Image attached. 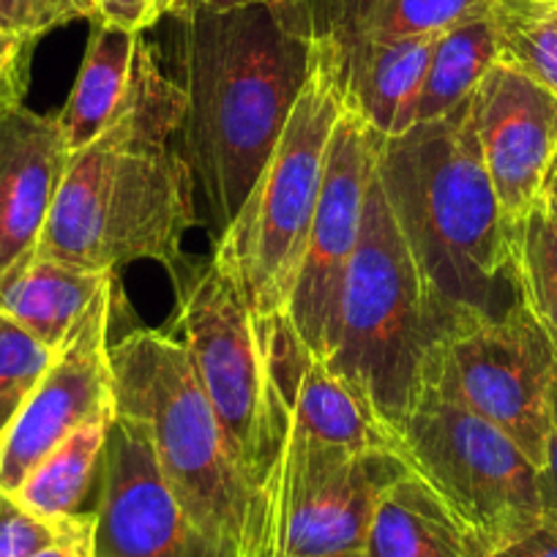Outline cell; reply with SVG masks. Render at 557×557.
<instances>
[{
    "mask_svg": "<svg viewBox=\"0 0 557 557\" xmlns=\"http://www.w3.org/2000/svg\"><path fill=\"white\" fill-rule=\"evenodd\" d=\"M55 350L0 314V437L36 388Z\"/></svg>",
    "mask_w": 557,
    "mask_h": 557,
    "instance_id": "26",
    "label": "cell"
},
{
    "mask_svg": "<svg viewBox=\"0 0 557 557\" xmlns=\"http://www.w3.org/2000/svg\"><path fill=\"white\" fill-rule=\"evenodd\" d=\"M36 41L20 39L0 25V104H23L30 83Z\"/></svg>",
    "mask_w": 557,
    "mask_h": 557,
    "instance_id": "29",
    "label": "cell"
},
{
    "mask_svg": "<svg viewBox=\"0 0 557 557\" xmlns=\"http://www.w3.org/2000/svg\"><path fill=\"white\" fill-rule=\"evenodd\" d=\"M115 407L146 426L164 481L222 557H278V511L246 479L178 336L137 329L110 345Z\"/></svg>",
    "mask_w": 557,
    "mask_h": 557,
    "instance_id": "3",
    "label": "cell"
},
{
    "mask_svg": "<svg viewBox=\"0 0 557 557\" xmlns=\"http://www.w3.org/2000/svg\"><path fill=\"white\" fill-rule=\"evenodd\" d=\"M407 470L396 451H356L290 430L278 486V557L363 552L380 500Z\"/></svg>",
    "mask_w": 557,
    "mask_h": 557,
    "instance_id": "10",
    "label": "cell"
},
{
    "mask_svg": "<svg viewBox=\"0 0 557 557\" xmlns=\"http://www.w3.org/2000/svg\"><path fill=\"white\" fill-rule=\"evenodd\" d=\"M380 139L383 137L345 101L331 137L323 191L314 211L301 276L287 307V320L318 358L325 350L339 307L342 282L361 238Z\"/></svg>",
    "mask_w": 557,
    "mask_h": 557,
    "instance_id": "11",
    "label": "cell"
},
{
    "mask_svg": "<svg viewBox=\"0 0 557 557\" xmlns=\"http://www.w3.org/2000/svg\"><path fill=\"white\" fill-rule=\"evenodd\" d=\"M146 34L90 23L88 47L74 88L55 121L69 153L88 148L112 121L173 88Z\"/></svg>",
    "mask_w": 557,
    "mask_h": 557,
    "instance_id": "16",
    "label": "cell"
},
{
    "mask_svg": "<svg viewBox=\"0 0 557 557\" xmlns=\"http://www.w3.org/2000/svg\"><path fill=\"white\" fill-rule=\"evenodd\" d=\"M555 372L557 350L549 336L513 298L500 314L462 309L432 347L421 388L495 424L541 468L552 437Z\"/></svg>",
    "mask_w": 557,
    "mask_h": 557,
    "instance_id": "9",
    "label": "cell"
},
{
    "mask_svg": "<svg viewBox=\"0 0 557 557\" xmlns=\"http://www.w3.org/2000/svg\"><path fill=\"white\" fill-rule=\"evenodd\" d=\"M318 557H363V552H342V555H318Z\"/></svg>",
    "mask_w": 557,
    "mask_h": 557,
    "instance_id": "38",
    "label": "cell"
},
{
    "mask_svg": "<svg viewBox=\"0 0 557 557\" xmlns=\"http://www.w3.org/2000/svg\"><path fill=\"white\" fill-rule=\"evenodd\" d=\"M500 58L557 96V0H497Z\"/></svg>",
    "mask_w": 557,
    "mask_h": 557,
    "instance_id": "25",
    "label": "cell"
},
{
    "mask_svg": "<svg viewBox=\"0 0 557 557\" xmlns=\"http://www.w3.org/2000/svg\"><path fill=\"white\" fill-rule=\"evenodd\" d=\"M96 557H222L164 481L146 426L117 412L96 497Z\"/></svg>",
    "mask_w": 557,
    "mask_h": 557,
    "instance_id": "13",
    "label": "cell"
},
{
    "mask_svg": "<svg viewBox=\"0 0 557 557\" xmlns=\"http://www.w3.org/2000/svg\"><path fill=\"white\" fill-rule=\"evenodd\" d=\"M115 421V418H112ZM112 421H96L83 426L72 437L52 448L39 465L28 473V479L14 492L28 511L45 519L74 517L83 511V500L101 473L107 435Z\"/></svg>",
    "mask_w": 557,
    "mask_h": 557,
    "instance_id": "23",
    "label": "cell"
},
{
    "mask_svg": "<svg viewBox=\"0 0 557 557\" xmlns=\"http://www.w3.org/2000/svg\"><path fill=\"white\" fill-rule=\"evenodd\" d=\"M500 61L495 14L468 20L437 39L416 107V123L437 121L473 96L484 74Z\"/></svg>",
    "mask_w": 557,
    "mask_h": 557,
    "instance_id": "22",
    "label": "cell"
},
{
    "mask_svg": "<svg viewBox=\"0 0 557 557\" xmlns=\"http://www.w3.org/2000/svg\"><path fill=\"white\" fill-rule=\"evenodd\" d=\"M79 513L45 519L28 511L14 495L0 492V557H34L36 552L61 541L77 524Z\"/></svg>",
    "mask_w": 557,
    "mask_h": 557,
    "instance_id": "27",
    "label": "cell"
},
{
    "mask_svg": "<svg viewBox=\"0 0 557 557\" xmlns=\"http://www.w3.org/2000/svg\"><path fill=\"white\" fill-rule=\"evenodd\" d=\"M497 0H318V34L334 41H407L443 36L486 17Z\"/></svg>",
    "mask_w": 557,
    "mask_h": 557,
    "instance_id": "21",
    "label": "cell"
},
{
    "mask_svg": "<svg viewBox=\"0 0 557 557\" xmlns=\"http://www.w3.org/2000/svg\"><path fill=\"white\" fill-rule=\"evenodd\" d=\"M110 307L112 287H107L61 350L9 430L0 437V492L20 490L30 470L61 446L66 437L96 421H112L115 407V377L110 361Z\"/></svg>",
    "mask_w": 557,
    "mask_h": 557,
    "instance_id": "12",
    "label": "cell"
},
{
    "mask_svg": "<svg viewBox=\"0 0 557 557\" xmlns=\"http://www.w3.org/2000/svg\"><path fill=\"white\" fill-rule=\"evenodd\" d=\"M320 36V34H318ZM336 79L347 107L380 137H396L416 126V107L441 36L407 41H334Z\"/></svg>",
    "mask_w": 557,
    "mask_h": 557,
    "instance_id": "17",
    "label": "cell"
},
{
    "mask_svg": "<svg viewBox=\"0 0 557 557\" xmlns=\"http://www.w3.org/2000/svg\"><path fill=\"white\" fill-rule=\"evenodd\" d=\"M69 157L55 115L0 104V276L39 244Z\"/></svg>",
    "mask_w": 557,
    "mask_h": 557,
    "instance_id": "15",
    "label": "cell"
},
{
    "mask_svg": "<svg viewBox=\"0 0 557 557\" xmlns=\"http://www.w3.org/2000/svg\"><path fill=\"white\" fill-rule=\"evenodd\" d=\"M363 557H492V549L421 475L407 470L380 500Z\"/></svg>",
    "mask_w": 557,
    "mask_h": 557,
    "instance_id": "19",
    "label": "cell"
},
{
    "mask_svg": "<svg viewBox=\"0 0 557 557\" xmlns=\"http://www.w3.org/2000/svg\"><path fill=\"white\" fill-rule=\"evenodd\" d=\"M492 557H557V519L544 517L530 533L492 552Z\"/></svg>",
    "mask_w": 557,
    "mask_h": 557,
    "instance_id": "32",
    "label": "cell"
},
{
    "mask_svg": "<svg viewBox=\"0 0 557 557\" xmlns=\"http://www.w3.org/2000/svg\"><path fill=\"white\" fill-rule=\"evenodd\" d=\"M178 23L186 162L219 238L290 121L312 69V41L265 7L213 12L197 3Z\"/></svg>",
    "mask_w": 557,
    "mask_h": 557,
    "instance_id": "1",
    "label": "cell"
},
{
    "mask_svg": "<svg viewBox=\"0 0 557 557\" xmlns=\"http://www.w3.org/2000/svg\"><path fill=\"white\" fill-rule=\"evenodd\" d=\"M213 12H230L244 7H265L290 34L314 41L318 36V0H200Z\"/></svg>",
    "mask_w": 557,
    "mask_h": 557,
    "instance_id": "30",
    "label": "cell"
},
{
    "mask_svg": "<svg viewBox=\"0 0 557 557\" xmlns=\"http://www.w3.org/2000/svg\"><path fill=\"white\" fill-rule=\"evenodd\" d=\"M394 430L407 468L421 475L492 552L530 533L544 519L539 468L506 432L468 407L421 388Z\"/></svg>",
    "mask_w": 557,
    "mask_h": 557,
    "instance_id": "8",
    "label": "cell"
},
{
    "mask_svg": "<svg viewBox=\"0 0 557 557\" xmlns=\"http://www.w3.org/2000/svg\"><path fill=\"white\" fill-rule=\"evenodd\" d=\"M74 20L94 23V0H0V25L20 39L39 41Z\"/></svg>",
    "mask_w": 557,
    "mask_h": 557,
    "instance_id": "28",
    "label": "cell"
},
{
    "mask_svg": "<svg viewBox=\"0 0 557 557\" xmlns=\"http://www.w3.org/2000/svg\"><path fill=\"white\" fill-rule=\"evenodd\" d=\"M342 110L334 52L323 36H314L312 69L290 121L238 216L213 238V255L233 273L255 318H282L290 307Z\"/></svg>",
    "mask_w": 557,
    "mask_h": 557,
    "instance_id": "6",
    "label": "cell"
},
{
    "mask_svg": "<svg viewBox=\"0 0 557 557\" xmlns=\"http://www.w3.org/2000/svg\"><path fill=\"white\" fill-rule=\"evenodd\" d=\"M546 206H549V211H552V216H555V222H557V170H555V175H552V181H549V186H546Z\"/></svg>",
    "mask_w": 557,
    "mask_h": 557,
    "instance_id": "36",
    "label": "cell"
},
{
    "mask_svg": "<svg viewBox=\"0 0 557 557\" xmlns=\"http://www.w3.org/2000/svg\"><path fill=\"white\" fill-rule=\"evenodd\" d=\"M552 430L557 432V372L555 383H552Z\"/></svg>",
    "mask_w": 557,
    "mask_h": 557,
    "instance_id": "37",
    "label": "cell"
},
{
    "mask_svg": "<svg viewBox=\"0 0 557 557\" xmlns=\"http://www.w3.org/2000/svg\"><path fill=\"white\" fill-rule=\"evenodd\" d=\"M377 184L435 301L495 309L508 276V222L484 168L470 99L437 121L380 139Z\"/></svg>",
    "mask_w": 557,
    "mask_h": 557,
    "instance_id": "2",
    "label": "cell"
},
{
    "mask_svg": "<svg viewBox=\"0 0 557 557\" xmlns=\"http://www.w3.org/2000/svg\"><path fill=\"white\" fill-rule=\"evenodd\" d=\"M94 23L128 30V34H148V28L162 20L153 0H94Z\"/></svg>",
    "mask_w": 557,
    "mask_h": 557,
    "instance_id": "31",
    "label": "cell"
},
{
    "mask_svg": "<svg viewBox=\"0 0 557 557\" xmlns=\"http://www.w3.org/2000/svg\"><path fill=\"white\" fill-rule=\"evenodd\" d=\"M173 128L121 117L69 157L36 251L85 271L151 260L186 271L184 235L197 224L195 173L170 151Z\"/></svg>",
    "mask_w": 557,
    "mask_h": 557,
    "instance_id": "4",
    "label": "cell"
},
{
    "mask_svg": "<svg viewBox=\"0 0 557 557\" xmlns=\"http://www.w3.org/2000/svg\"><path fill=\"white\" fill-rule=\"evenodd\" d=\"M175 329L197 380L222 421L246 479L278 511V486L290 441V399L276 383L265 325L240 296L233 273L211 251L175 278Z\"/></svg>",
    "mask_w": 557,
    "mask_h": 557,
    "instance_id": "7",
    "label": "cell"
},
{
    "mask_svg": "<svg viewBox=\"0 0 557 557\" xmlns=\"http://www.w3.org/2000/svg\"><path fill=\"white\" fill-rule=\"evenodd\" d=\"M508 278L557 350V222L546 200L508 227Z\"/></svg>",
    "mask_w": 557,
    "mask_h": 557,
    "instance_id": "24",
    "label": "cell"
},
{
    "mask_svg": "<svg viewBox=\"0 0 557 557\" xmlns=\"http://www.w3.org/2000/svg\"><path fill=\"white\" fill-rule=\"evenodd\" d=\"M470 117L511 227L544 200L557 170V96L500 58L470 96Z\"/></svg>",
    "mask_w": 557,
    "mask_h": 557,
    "instance_id": "14",
    "label": "cell"
},
{
    "mask_svg": "<svg viewBox=\"0 0 557 557\" xmlns=\"http://www.w3.org/2000/svg\"><path fill=\"white\" fill-rule=\"evenodd\" d=\"M539 495L544 517L557 519V432L552 430L544 465L539 468Z\"/></svg>",
    "mask_w": 557,
    "mask_h": 557,
    "instance_id": "34",
    "label": "cell"
},
{
    "mask_svg": "<svg viewBox=\"0 0 557 557\" xmlns=\"http://www.w3.org/2000/svg\"><path fill=\"white\" fill-rule=\"evenodd\" d=\"M197 3H200V0H153V7L159 9V14L173 20H181L184 14H189Z\"/></svg>",
    "mask_w": 557,
    "mask_h": 557,
    "instance_id": "35",
    "label": "cell"
},
{
    "mask_svg": "<svg viewBox=\"0 0 557 557\" xmlns=\"http://www.w3.org/2000/svg\"><path fill=\"white\" fill-rule=\"evenodd\" d=\"M34 557H96V511L79 513L77 524L61 541Z\"/></svg>",
    "mask_w": 557,
    "mask_h": 557,
    "instance_id": "33",
    "label": "cell"
},
{
    "mask_svg": "<svg viewBox=\"0 0 557 557\" xmlns=\"http://www.w3.org/2000/svg\"><path fill=\"white\" fill-rule=\"evenodd\" d=\"M290 430L356 451L401 454L394 426L350 380L331 372L318 356L307 358L290 394Z\"/></svg>",
    "mask_w": 557,
    "mask_h": 557,
    "instance_id": "20",
    "label": "cell"
},
{
    "mask_svg": "<svg viewBox=\"0 0 557 557\" xmlns=\"http://www.w3.org/2000/svg\"><path fill=\"white\" fill-rule=\"evenodd\" d=\"M107 287L112 273L66 265L34 249L0 276V314L58 352Z\"/></svg>",
    "mask_w": 557,
    "mask_h": 557,
    "instance_id": "18",
    "label": "cell"
},
{
    "mask_svg": "<svg viewBox=\"0 0 557 557\" xmlns=\"http://www.w3.org/2000/svg\"><path fill=\"white\" fill-rule=\"evenodd\" d=\"M459 312L435 301L424 287L374 173L361 238L320 358L396 426L421 391L432 347Z\"/></svg>",
    "mask_w": 557,
    "mask_h": 557,
    "instance_id": "5",
    "label": "cell"
}]
</instances>
